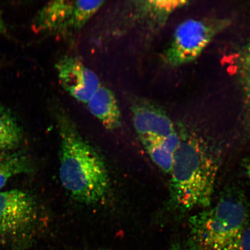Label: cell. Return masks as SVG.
Listing matches in <instances>:
<instances>
[{"mask_svg": "<svg viewBox=\"0 0 250 250\" xmlns=\"http://www.w3.org/2000/svg\"><path fill=\"white\" fill-rule=\"evenodd\" d=\"M54 116L60 137L59 177L62 186L81 204L102 203L107 199L111 186L104 159L83 138L61 105L55 106Z\"/></svg>", "mask_w": 250, "mask_h": 250, "instance_id": "6da1fadb", "label": "cell"}, {"mask_svg": "<svg viewBox=\"0 0 250 250\" xmlns=\"http://www.w3.org/2000/svg\"><path fill=\"white\" fill-rule=\"evenodd\" d=\"M218 162L204 142L181 139L174 155L170 182V206L181 212L210 207Z\"/></svg>", "mask_w": 250, "mask_h": 250, "instance_id": "7a4b0ae2", "label": "cell"}, {"mask_svg": "<svg viewBox=\"0 0 250 250\" xmlns=\"http://www.w3.org/2000/svg\"><path fill=\"white\" fill-rule=\"evenodd\" d=\"M250 213L248 200L241 190L231 188L225 190L212 207L189 218L187 250H239Z\"/></svg>", "mask_w": 250, "mask_h": 250, "instance_id": "3957f363", "label": "cell"}, {"mask_svg": "<svg viewBox=\"0 0 250 250\" xmlns=\"http://www.w3.org/2000/svg\"><path fill=\"white\" fill-rule=\"evenodd\" d=\"M228 19H189L175 30L162 54L166 64L177 67L190 63L201 56L218 34L229 26Z\"/></svg>", "mask_w": 250, "mask_h": 250, "instance_id": "277c9868", "label": "cell"}, {"mask_svg": "<svg viewBox=\"0 0 250 250\" xmlns=\"http://www.w3.org/2000/svg\"><path fill=\"white\" fill-rule=\"evenodd\" d=\"M39 221L38 206L29 193L17 189L0 192V240L28 242Z\"/></svg>", "mask_w": 250, "mask_h": 250, "instance_id": "5b68a950", "label": "cell"}, {"mask_svg": "<svg viewBox=\"0 0 250 250\" xmlns=\"http://www.w3.org/2000/svg\"><path fill=\"white\" fill-rule=\"evenodd\" d=\"M104 2L65 0L49 2L34 18L33 29L38 33L71 35L82 29Z\"/></svg>", "mask_w": 250, "mask_h": 250, "instance_id": "8992f818", "label": "cell"}, {"mask_svg": "<svg viewBox=\"0 0 250 250\" xmlns=\"http://www.w3.org/2000/svg\"><path fill=\"white\" fill-rule=\"evenodd\" d=\"M130 109L134 129L143 146L163 140L176 132L171 119L153 103L134 99Z\"/></svg>", "mask_w": 250, "mask_h": 250, "instance_id": "52a82bcc", "label": "cell"}, {"mask_svg": "<svg viewBox=\"0 0 250 250\" xmlns=\"http://www.w3.org/2000/svg\"><path fill=\"white\" fill-rule=\"evenodd\" d=\"M61 86L77 100L86 104L101 85L99 77L79 59L65 56L56 64Z\"/></svg>", "mask_w": 250, "mask_h": 250, "instance_id": "ba28073f", "label": "cell"}, {"mask_svg": "<svg viewBox=\"0 0 250 250\" xmlns=\"http://www.w3.org/2000/svg\"><path fill=\"white\" fill-rule=\"evenodd\" d=\"M86 104L90 113L101 122L106 129L114 131L120 127V108L114 93L108 87L100 86Z\"/></svg>", "mask_w": 250, "mask_h": 250, "instance_id": "9c48e42d", "label": "cell"}, {"mask_svg": "<svg viewBox=\"0 0 250 250\" xmlns=\"http://www.w3.org/2000/svg\"><path fill=\"white\" fill-rule=\"evenodd\" d=\"M234 68L241 92L243 123L250 130V40L237 54Z\"/></svg>", "mask_w": 250, "mask_h": 250, "instance_id": "30bf717a", "label": "cell"}, {"mask_svg": "<svg viewBox=\"0 0 250 250\" xmlns=\"http://www.w3.org/2000/svg\"><path fill=\"white\" fill-rule=\"evenodd\" d=\"M181 142L176 132L163 140L144 146L154 163L166 173L170 174L174 163L175 153Z\"/></svg>", "mask_w": 250, "mask_h": 250, "instance_id": "8fae6325", "label": "cell"}, {"mask_svg": "<svg viewBox=\"0 0 250 250\" xmlns=\"http://www.w3.org/2000/svg\"><path fill=\"white\" fill-rule=\"evenodd\" d=\"M32 170V165L23 153L0 151V189L14 176Z\"/></svg>", "mask_w": 250, "mask_h": 250, "instance_id": "7c38bea8", "label": "cell"}, {"mask_svg": "<svg viewBox=\"0 0 250 250\" xmlns=\"http://www.w3.org/2000/svg\"><path fill=\"white\" fill-rule=\"evenodd\" d=\"M21 139L22 133L14 115L0 105V151H13Z\"/></svg>", "mask_w": 250, "mask_h": 250, "instance_id": "4fadbf2b", "label": "cell"}, {"mask_svg": "<svg viewBox=\"0 0 250 250\" xmlns=\"http://www.w3.org/2000/svg\"><path fill=\"white\" fill-rule=\"evenodd\" d=\"M239 250H250V225L243 231L239 243Z\"/></svg>", "mask_w": 250, "mask_h": 250, "instance_id": "5bb4252c", "label": "cell"}, {"mask_svg": "<svg viewBox=\"0 0 250 250\" xmlns=\"http://www.w3.org/2000/svg\"><path fill=\"white\" fill-rule=\"evenodd\" d=\"M7 33V27L5 22L1 9H0V34H5Z\"/></svg>", "mask_w": 250, "mask_h": 250, "instance_id": "9a60e30c", "label": "cell"}, {"mask_svg": "<svg viewBox=\"0 0 250 250\" xmlns=\"http://www.w3.org/2000/svg\"><path fill=\"white\" fill-rule=\"evenodd\" d=\"M245 167L246 168L247 175H248L250 180V158L246 159L245 162Z\"/></svg>", "mask_w": 250, "mask_h": 250, "instance_id": "2e32d148", "label": "cell"}, {"mask_svg": "<svg viewBox=\"0 0 250 250\" xmlns=\"http://www.w3.org/2000/svg\"><path fill=\"white\" fill-rule=\"evenodd\" d=\"M171 250H183L181 248V246H180L179 243H175L172 246Z\"/></svg>", "mask_w": 250, "mask_h": 250, "instance_id": "e0dca14e", "label": "cell"}]
</instances>
